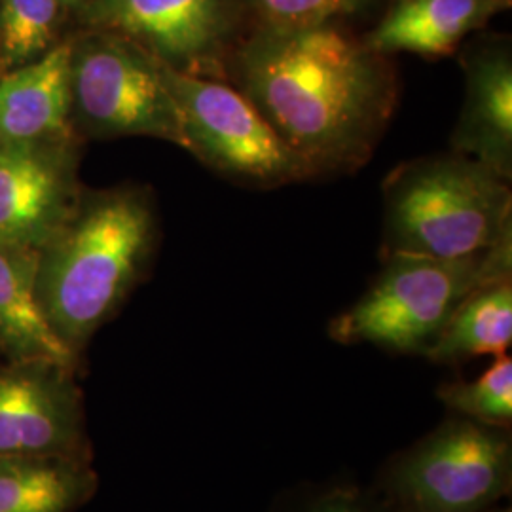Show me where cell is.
I'll return each instance as SVG.
<instances>
[{
	"label": "cell",
	"mask_w": 512,
	"mask_h": 512,
	"mask_svg": "<svg viewBox=\"0 0 512 512\" xmlns=\"http://www.w3.org/2000/svg\"><path fill=\"white\" fill-rule=\"evenodd\" d=\"M228 73L311 177L365 165L399 97L385 55L332 23L260 25Z\"/></svg>",
	"instance_id": "obj_1"
},
{
	"label": "cell",
	"mask_w": 512,
	"mask_h": 512,
	"mask_svg": "<svg viewBox=\"0 0 512 512\" xmlns=\"http://www.w3.org/2000/svg\"><path fill=\"white\" fill-rule=\"evenodd\" d=\"M154 238V215L133 190L97 196L40 262L38 294L55 330L74 346L86 340L141 272Z\"/></svg>",
	"instance_id": "obj_2"
},
{
	"label": "cell",
	"mask_w": 512,
	"mask_h": 512,
	"mask_svg": "<svg viewBox=\"0 0 512 512\" xmlns=\"http://www.w3.org/2000/svg\"><path fill=\"white\" fill-rule=\"evenodd\" d=\"M384 190V256L463 258L512 236L511 184L456 152L397 167Z\"/></svg>",
	"instance_id": "obj_3"
},
{
	"label": "cell",
	"mask_w": 512,
	"mask_h": 512,
	"mask_svg": "<svg viewBox=\"0 0 512 512\" xmlns=\"http://www.w3.org/2000/svg\"><path fill=\"white\" fill-rule=\"evenodd\" d=\"M511 275L512 236L463 258L391 253L374 285L330 323L329 334L338 344L423 355L469 294Z\"/></svg>",
	"instance_id": "obj_4"
},
{
	"label": "cell",
	"mask_w": 512,
	"mask_h": 512,
	"mask_svg": "<svg viewBox=\"0 0 512 512\" xmlns=\"http://www.w3.org/2000/svg\"><path fill=\"white\" fill-rule=\"evenodd\" d=\"M511 484L507 427L458 416L393 461L384 499L393 512H488Z\"/></svg>",
	"instance_id": "obj_5"
},
{
	"label": "cell",
	"mask_w": 512,
	"mask_h": 512,
	"mask_svg": "<svg viewBox=\"0 0 512 512\" xmlns=\"http://www.w3.org/2000/svg\"><path fill=\"white\" fill-rule=\"evenodd\" d=\"M181 114L186 150L222 175L256 186L310 179V171L255 105L226 80L179 73L164 65Z\"/></svg>",
	"instance_id": "obj_6"
},
{
	"label": "cell",
	"mask_w": 512,
	"mask_h": 512,
	"mask_svg": "<svg viewBox=\"0 0 512 512\" xmlns=\"http://www.w3.org/2000/svg\"><path fill=\"white\" fill-rule=\"evenodd\" d=\"M73 105L101 135H147L186 148L181 114L165 82L164 63L116 33L74 50Z\"/></svg>",
	"instance_id": "obj_7"
},
{
	"label": "cell",
	"mask_w": 512,
	"mask_h": 512,
	"mask_svg": "<svg viewBox=\"0 0 512 512\" xmlns=\"http://www.w3.org/2000/svg\"><path fill=\"white\" fill-rule=\"evenodd\" d=\"M239 0H97L93 18L179 73L226 80Z\"/></svg>",
	"instance_id": "obj_8"
},
{
	"label": "cell",
	"mask_w": 512,
	"mask_h": 512,
	"mask_svg": "<svg viewBox=\"0 0 512 512\" xmlns=\"http://www.w3.org/2000/svg\"><path fill=\"white\" fill-rule=\"evenodd\" d=\"M465 101L452 135V152L512 179V55L503 38L463 52Z\"/></svg>",
	"instance_id": "obj_9"
},
{
	"label": "cell",
	"mask_w": 512,
	"mask_h": 512,
	"mask_svg": "<svg viewBox=\"0 0 512 512\" xmlns=\"http://www.w3.org/2000/svg\"><path fill=\"white\" fill-rule=\"evenodd\" d=\"M78 440L73 393L35 370L0 372V458H48Z\"/></svg>",
	"instance_id": "obj_10"
},
{
	"label": "cell",
	"mask_w": 512,
	"mask_h": 512,
	"mask_svg": "<svg viewBox=\"0 0 512 512\" xmlns=\"http://www.w3.org/2000/svg\"><path fill=\"white\" fill-rule=\"evenodd\" d=\"M73 46L59 44L0 80V139L33 145L69 129Z\"/></svg>",
	"instance_id": "obj_11"
},
{
	"label": "cell",
	"mask_w": 512,
	"mask_h": 512,
	"mask_svg": "<svg viewBox=\"0 0 512 512\" xmlns=\"http://www.w3.org/2000/svg\"><path fill=\"white\" fill-rule=\"evenodd\" d=\"M65 173L33 145L0 148V245L37 247L65 213Z\"/></svg>",
	"instance_id": "obj_12"
},
{
	"label": "cell",
	"mask_w": 512,
	"mask_h": 512,
	"mask_svg": "<svg viewBox=\"0 0 512 512\" xmlns=\"http://www.w3.org/2000/svg\"><path fill=\"white\" fill-rule=\"evenodd\" d=\"M509 8L511 0H397L365 44L380 55H448Z\"/></svg>",
	"instance_id": "obj_13"
},
{
	"label": "cell",
	"mask_w": 512,
	"mask_h": 512,
	"mask_svg": "<svg viewBox=\"0 0 512 512\" xmlns=\"http://www.w3.org/2000/svg\"><path fill=\"white\" fill-rule=\"evenodd\" d=\"M38 272L35 247L0 245V342L23 361L65 368L74 361L73 346L42 306Z\"/></svg>",
	"instance_id": "obj_14"
},
{
	"label": "cell",
	"mask_w": 512,
	"mask_h": 512,
	"mask_svg": "<svg viewBox=\"0 0 512 512\" xmlns=\"http://www.w3.org/2000/svg\"><path fill=\"white\" fill-rule=\"evenodd\" d=\"M512 342L511 279L469 294L423 355L439 365H459L480 355H505Z\"/></svg>",
	"instance_id": "obj_15"
},
{
	"label": "cell",
	"mask_w": 512,
	"mask_h": 512,
	"mask_svg": "<svg viewBox=\"0 0 512 512\" xmlns=\"http://www.w3.org/2000/svg\"><path fill=\"white\" fill-rule=\"evenodd\" d=\"M92 476L48 458H0V512H67L88 494Z\"/></svg>",
	"instance_id": "obj_16"
},
{
	"label": "cell",
	"mask_w": 512,
	"mask_h": 512,
	"mask_svg": "<svg viewBox=\"0 0 512 512\" xmlns=\"http://www.w3.org/2000/svg\"><path fill=\"white\" fill-rule=\"evenodd\" d=\"M440 401L459 416L494 427H509L512 420V361L499 355L475 382L440 385Z\"/></svg>",
	"instance_id": "obj_17"
},
{
	"label": "cell",
	"mask_w": 512,
	"mask_h": 512,
	"mask_svg": "<svg viewBox=\"0 0 512 512\" xmlns=\"http://www.w3.org/2000/svg\"><path fill=\"white\" fill-rule=\"evenodd\" d=\"M61 0H2V52L10 63L35 59L54 35Z\"/></svg>",
	"instance_id": "obj_18"
},
{
	"label": "cell",
	"mask_w": 512,
	"mask_h": 512,
	"mask_svg": "<svg viewBox=\"0 0 512 512\" xmlns=\"http://www.w3.org/2000/svg\"><path fill=\"white\" fill-rule=\"evenodd\" d=\"M262 25L310 27L325 25L363 10L372 0H239Z\"/></svg>",
	"instance_id": "obj_19"
},
{
	"label": "cell",
	"mask_w": 512,
	"mask_h": 512,
	"mask_svg": "<svg viewBox=\"0 0 512 512\" xmlns=\"http://www.w3.org/2000/svg\"><path fill=\"white\" fill-rule=\"evenodd\" d=\"M304 512H393L385 499H376L355 488H334L319 495Z\"/></svg>",
	"instance_id": "obj_20"
},
{
	"label": "cell",
	"mask_w": 512,
	"mask_h": 512,
	"mask_svg": "<svg viewBox=\"0 0 512 512\" xmlns=\"http://www.w3.org/2000/svg\"><path fill=\"white\" fill-rule=\"evenodd\" d=\"M61 2H65V4H76V2H80V0H61Z\"/></svg>",
	"instance_id": "obj_21"
},
{
	"label": "cell",
	"mask_w": 512,
	"mask_h": 512,
	"mask_svg": "<svg viewBox=\"0 0 512 512\" xmlns=\"http://www.w3.org/2000/svg\"><path fill=\"white\" fill-rule=\"evenodd\" d=\"M492 512H511V511H509V509H507V511H492Z\"/></svg>",
	"instance_id": "obj_22"
}]
</instances>
